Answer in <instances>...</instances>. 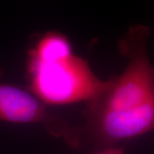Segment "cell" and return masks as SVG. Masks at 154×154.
I'll return each instance as SVG.
<instances>
[{
	"instance_id": "cell-3",
	"label": "cell",
	"mask_w": 154,
	"mask_h": 154,
	"mask_svg": "<svg viewBox=\"0 0 154 154\" xmlns=\"http://www.w3.org/2000/svg\"><path fill=\"white\" fill-rule=\"evenodd\" d=\"M0 120L42 124L49 134L63 138L70 145L76 146L79 143L78 134L63 119L49 113L35 95L1 81Z\"/></svg>"
},
{
	"instance_id": "cell-5",
	"label": "cell",
	"mask_w": 154,
	"mask_h": 154,
	"mask_svg": "<svg viewBox=\"0 0 154 154\" xmlns=\"http://www.w3.org/2000/svg\"><path fill=\"white\" fill-rule=\"evenodd\" d=\"M72 47L66 38L58 34H50L38 42L32 59L42 62H51L72 55Z\"/></svg>"
},
{
	"instance_id": "cell-6",
	"label": "cell",
	"mask_w": 154,
	"mask_h": 154,
	"mask_svg": "<svg viewBox=\"0 0 154 154\" xmlns=\"http://www.w3.org/2000/svg\"><path fill=\"white\" fill-rule=\"evenodd\" d=\"M94 154H125V151L123 148L110 146V147L105 148L104 149Z\"/></svg>"
},
{
	"instance_id": "cell-2",
	"label": "cell",
	"mask_w": 154,
	"mask_h": 154,
	"mask_svg": "<svg viewBox=\"0 0 154 154\" xmlns=\"http://www.w3.org/2000/svg\"><path fill=\"white\" fill-rule=\"evenodd\" d=\"M146 32L138 37V29L132 32L135 44L124 42L130 60L124 72L110 79L104 91L89 101L88 114L128 113L154 100V68L146 51Z\"/></svg>"
},
{
	"instance_id": "cell-1",
	"label": "cell",
	"mask_w": 154,
	"mask_h": 154,
	"mask_svg": "<svg viewBox=\"0 0 154 154\" xmlns=\"http://www.w3.org/2000/svg\"><path fill=\"white\" fill-rule=\"evenodd\" d=\"M30 69L34 95L52 104L89 102L110 84V80L100 79L85 60L74 54L51 62L32 59Z\"/></svg>"
},
{
	"instance_id": "cell-4",
	"label": "cell",
	"mask_w": 154,
	"mask_h": 154,
	"mask_svg": "<svg viewBox=\"0 0 154 154\" xmlns=\"http://www.w3.org/2000/svg\"><path fill=\"white\" fill-rule=\"evenodd\" d=\"M88 126L108 147L142 136L154 129V100L131 112L88 114Z\"/></svg>"
}]
</instances>
